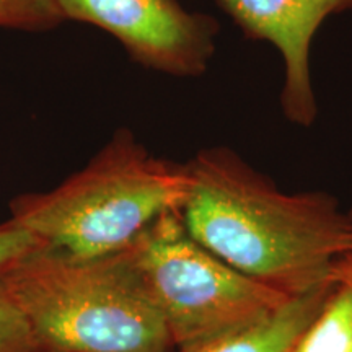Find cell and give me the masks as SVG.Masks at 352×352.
<instances>
[{"label":"cell","mask_w":352,"mask_h":352,"mask_svg":"<svg viewBox=\"0 0 352 352\" xmlns=\"http://www.w3.org/2000/svg\"><path fill=\"white\" fill-rule=\"evenodd\" d=\"M179 214L189 235L241 274L289 298L338 280L352 217L328 192L280 191L223 145L186 162Z\"/></svg>","instance_id":"6da1fadb"},{"label":"cell","mask_w":352,"mask_h":352,"mask_svg":"<svg viewBox=\"0 0 352 352\" xmlns=\"http://www.w3.org/2000/svg\"><path fill=\"white\" fill-rule=\"evenodd\" d=\"M186 195V164L152 155L122 127L59 186L13 197L10 220L69 256L107 258L182 209Z\"/></svg>","instance_id":"7a4b0ae2"},{"label":"cell","mask_w":352,"mask_h":352,"mask_svg":"<svg viewBox=\"0 0 352 352\" xmlns=\"http://www.w3.org/2000/svg\"><path fill=\"white\" fill-rule=\"evenodd\" d=\"M36 352H171L168 329L121 253L82 259L43 246L0 274Z\"/></svg>","instance_id":"3957f363"},{"label":"cell","mask_w":352,"mask_h":352,"mask_svg":"<svg viewBox=\"0 0 352 352\" xmlns=\"http://www.w3.org/2000/svg\"><path fill=\"white\" fill-rule=\"evenodd\" d=\"M121 254L175 349L253 327L290 300L197 243L179 209L160 215Z\"/></svg>","instance_id":"277c9868"},{"label":"cell","mask_w":352,"mask_h":352,"mask_svg":"<svg viewBox=\"0 0 352 352\" xmlns=\"http://www.w3.org/2000/svg\"><path fill=\"white\" fill-rule=\"evenodd\" d=\"M57 6L65 21L98 26L135 64L165 76H204L217 50V19L178 0H57Z\"/></svg>","instance_id":"5b68a950"},{"label":"cell","mask_w":352,"mask_h":352,"mask_svg":"<svg viewBox=\"0 0 352 352\" xmlns=\"http://www.w3.org/2000/svg\"><path fill=\"white\" fill-rule=\"evenodd\" d=\"M240 32L279 51L284 76L279 103L292 124L310 127L318 118L311 44L333 15L352 12V0H215Z\"/></svg>","instance_id":"8992f818"},{"label":"cell","mask_w":352,"mask_h":352,"mask_svg":"<svg viewBox=\"0 0 352 352\" xmlns=\"http://www.w3.org/2000/svg\"><path fill=\"white\" fill-rule=\"evenodd\" d=\"M336 284L338 280H334L305 296L290 298L279 311L253 327L192 346L176 347L171 352H292L298 336L320 314Z\"/></svg>","instance_id":"52a82bcc"},{"label":"cell","mask_w":352,"mask_h":352,"mask_svg":"<svg viewBox=\"0 0 352 352\" xmlns=\"http://www.w3.org/2000/svg\"><path fill=\"white\" fill-rule=\"evenodd\" d=\"M292 352H352V287L338 280L331 296L303 329Z\"/></svg>","instance_id":"ba28073f"},{"label":"cell","mask_w":352,"mask_h":352,"mask_svg":"<svg viewBox=\"0 0 352 352\" xmlns=\"http://www.w3.org/2000/svg\"><path fill=\"white\" fill-rule=\"evenodd\" d=\"M64 21L57 0H0V28L47 32Z\"/></svg>","instance_id":"9c48e42d"},{"label":"cell","mask_w":352,"mask_h":352,"mask_svg":"<svg viewBox=\"0 0 352 352\" xmlns=\"http://www.w3.org/2000/svg\"><path fill=\"white\" fill-rule=\"evenodd\" d=\"M0 352H36L32 329L0 283Z\"/></svg>","instance_id":"30bf717a"},{"label":"cell","mask_w":352,"mask_h":352,"mask_svg":"<svg viewBox=\"0 0 352 352\" xmlns=\"http://www.w3.org/2000/svg\"><path fill=\"white\" fill-rule=\"evenodd\" d=\"M43 246L46 245L38 236L7 219L0 223V274Z\"/></svg>","instance_id":"8fae6325"},{"label":"cell","mask_w":352,"mask_h":352,"mask_svg":"<svg viewBox=\"0 0 352 352\" xmlns=\"http://www.w3.org/2000/svg\"><path fill=\"white\" fill-rule=\"evenodd\" d=\"M352 217V209H349ZM338 280H344L352 287V250L347 253V256L342 259L340 267H338Z\"/></svg>","instance_id":"7c38bea8"}]
</instances>
